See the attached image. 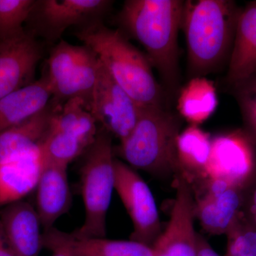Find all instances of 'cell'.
<instances>
[{"label":"cell","instance_id":"obj_20","mask_svg":"<svg viewBox=\"0 0 256 256\" xmlns=\"http://www.w3.org/2000/svg\"><path fill=\"white\" fill-rule=\"evenodd\" d=\"M212 137L197 126L180 132L176 139V174L190 185L207 180L206 168L212 149Z\"/></svg>","mask_w":256,"mask_h":256},{"label":"cell","instance_id":"obj_15","mask_svg":"<svg viewBox=\"0 0 256 256\" xmlns=\"http://www.w3.org/2000/svg\"><path fill=\"white\" fill-rule=\"evenodd\" d=\"M44 166L38 146L0 162V208L36 190Z\"/></svg>","mask_w":256,"mask_h":256},{"label":"cell","instance_id":"obj_33","mask_svg":"<svg viewBox=\"0 0 256 256\" xmlns=\"http://www.w3.org/2000/svg\"><path fill=\"white\" fill-rule=\"evenodd\" d=\"M52 256H66L63 255V254H54V255Z\"/></svg>","mask_w":256,"mask_h":256},{"label":"cell","instance_id":"obj_22","mask_svg":"<svg viewBox=\"0 0 256 256\" xmlns=\"http://www.w3.org/2000/svg\"><path fill=\"white\" fill-rule=\"evenodd\" d=\"M217 106L216 88L205 77L190 78L178 96V112L191 126L203 124L215 112Z\"/></svg>","mask_w":256,"mask_h":256},{"label":"cell","instance_id":"obj_5","mask_svg":"<svg viewBox=\"0 0 256 256\" xmlns=\"http://www.w3.org/2000/svg\"><path fill=\"white\" fill-rule=\"evenodd\" d=\"M114 149L112 136L101 128L88 148L80 168V186L85 218L73 234L79 237H106V220L114 190Z\"/></svg>","mask_w":256,"mask_h":256},{"label":"cell","instance_id":"obj_8","mask_svg":"<svg viewBox=\"0 0 256 256\" xmlns=\"http://www.w3.org/2000/svg\"><path fill=\"white\" fill-rule=\"evenodd\" d=\"M100 62L90 112L101 128L121 141L132 132L142 108L114 82Z\"/></svg>","mask_w":256,"mask_h":256},{"label":"cell","instance_id":"obj_17","mask_svg":"<svg viewBox=\"0 0 256 256\" xmlns=\"http://www.w3.org/2000/svg\"><path fill=\"white\" fill-rule=\"evenodd\" d=\"M227 66L225 80L230 88L256 74V1L240 10Z\"/></svg>","mask_w":256,"mask_h":256},{"label":"cell","instance_id":"obj_24","mask_svg":"<svg viewBox=\"0 0 256 256\" xmlns=\"http://www.w3.org/2000/svg\"><path fill=\"white\" fill-rule=\"evenodd\" d=\"M90 146L69 133L50 127L38 150L45 164L68 166Z\"/></svg>","mask_w":256,"mask_h":256},{"label":"cell","instance_id":"obj_3","mask_svg":"<svg viewBox=\"0 0 256 256\" xmlns=\"http://www.w3.org/2000/svg\"><path fill=\"white\" fill-rule=\"evenodd\" d=\"M240 10L232 0L184 1L181 30L190 78L205 77L228 64Z\"/></svg>","mask_w":256,"mask_h":256},{"label":"cell","instance_id":"obj_32","mask_svg":"<svg viewBox=\"0 0 256 256\" xmlns=\"http://www.w3.org/2000/svg\"><path fill=\"white\" fill-rule=\"evenodd\" d=\"M252 202H254V205H252V210H256V191L254 193Z\"/></svg>","mask_w":256,"mask_h":256},{"label":"cell","instance_id":"obj_14","mask_svg":"<svg viewBox=\"0 0 256 256\" xmlns=\"http://www.w3.org/2000/svg\"><path fill=\"white\" fill-rule=\"evenodd\" d=\"M0 224L5 242L14 256H40L43 233L36 207L24 200L2 207Z\"/></svg>","mask_w":256,"mask_h":256},{"label":"cell","instance_id":"obj_7","mask_svg":"<svg viewBox=\"0 0 256 256\" xmlns=\"http://www.w3.org/2000/svg\"><path fill=\"white\" fill-rule=\"evenodd\" d=\"M114 190L132 222L130 240L152 247L162 233L156 200L136 170L118 159L114 161Z\"/></svg>","mask_w":256,"mask_h":256},{"label":"cell","instance_id":"obj_30","mask_svg":"<svg viewBox=\"0 0 256 256\" xmlns=\"http://www.w3.org/2000/svg\"><path fill=\"white\" fill-rule=\"evenodd\" d=\"M0 256H14L5 242L1 224H0Z\"/></svg>","mask_w":256,"mask_h":256},{"label":"cell","instance_id":"obj_1","mask_svg":"<svg viewBox=\"0 0 256 256\" xmlns=\"http://www.w3.org/2000/svg\"><path fill=\"white\" fill-rule=\"evenodd\" d=\"M184 4L182 0H127L116 20L124 34L144 47L168 96L180 88L178 34Z\"/></svg>","mask_w":256,"mask_h":256},{"label":"cell","instance_id":"obj_19","mask_svg":"<svg viewBox=\"0 0 256 256\" xmlns=\"http://www.w3.org/2000/svg\"><path fill=\"white\" fill-rule=\"evenodd\" d=\"M60 106L50 100L41 112L0 133V162L38 148Z\"/></svg>","mask_w":256,"mask_h":256},{"label":"cell","instance_id":"obj_25","mask_svg":"<svg viewBox=\"0 0 256 256\" xmlns=\"http://www.w3.org/2000/svg\"><path fill=\"white\" fill-rule=\"evenodd\" d=\"M34 0H0V43L25 30Z\"/></svg>","mask_w":256,"mask_h":256},{"label":"cell","instance_id":"obj_2","mask_svg":"<svg viewBox=\"0 0 256 256\" xmlns=\"http://www.w3.org/2000/svg\"><path fill=\"white\" fill-rule=\"evenodd\" d=\"M75 34L141 108H166L168 96L154 77L150 62L120 30L99 21L79 28Z\"/></svg>","mask_w":256,"mask_h":256},{"label":"cell","instance_id":"obj_4","mask_svg":"<svg viewBox=\"0 0 256 256\" xmlns=\"http://www.w3.org/2000/svg\"><path fill=\"white\" fill-rule=\"evenodd\" d=\"M181 119L160 108H142L132 132L114 150L134 170L152 174L176 173V139Z\"/></svg>","mask_w":256,"mask_h":256},{"label":"cell","instance_id":"obj_31","mask_svg":"<svg viewBox=\"0 0 256 256\" xmlns=\"http://www.w3.org/2000/svg\"><path fill=\"white\" fill-rule=\"evenodd\" d=\"M250 134L256 139V117L245 121Z\"/></svg>","mask_w":256,"mask_h":256},{"label":"cell","instance_id":"obj_16","mask_svg":"<svg viewBox=\"0 0 256 256\" xmlns=\"http://www.w3.org/2000/svg\"><path fill=\"white\" fill-rule=\"evenodd\" d=\"M68 166L45 164L36 188V210L44 232L53 228L72 204Z\"/></svg>","mask_w":256,"mask_h":256},{"label":"cell","instance_id":"obj_18","mask_svg":"<svg viewBox=\"0 0 256 256\" xmlns=\"http://www.w3.org/2000/svg\"><path fill=\"white\" fill-rule=\"evenodd\" d=\"M50 80L42 78L0 99V133L43 110L52 99Z\"/></svg>","mask_w":256,"mask_h":256},{"label":"cell","instance_id":"obj_27","mask_svg":"<svg viewBox=\"0 0 256 256\" xmlns=\"http://www.w3.org/2000/svg\"><path fill=\"white\" fill-rule=\"evenodd\" d=\"M228 236L225 256H256V230L239 225L238 222L226 234Z\"/></svg>","mask_w":256,"mask_h":256},{"label":"cell","instance_id":"obj_11","mask_svg":"<svg viewBox=\"0 0 256 256\" xmlns=\"http://www.w3.org/2000/svg\"><path fill=\"white\" fill-rule=\"evenodd\" d=\"M42 56V45L26 28L0 43V99L35 82Z\"/></svg>","mask_w":256,"mask_h":256},{"label":"cell","instance_id":"obj_26","mask_svg":"<svg viewBox=\"0 0 256 256\" xmlns=\"http://www.w3.org/2000/svg\"><path fill=\"white\" fill-rule=\"evenodd\" d=\"M86 46H75L60 40L50 52L44 72L50 85L64 78L80 60Z\"/></svg>","mask_w":256,"mask_h":256},{"label":"cell","instance_id":"obj_9","mask_svg":"<svg viewBox=\"0 0 256 256\" xmlns=\"http://www.w3.org/2000/svg\"><path fill=\"white\" fill-rule=\"evenodd\" d=\"M255 166V153L250 136L242 130L212 138L206 168L207 180H217L240 188Z\"/></svg>","mask_w":256,"mask_h":256},{"label":"cell","instance_id":"obj_6","mask_svg":"<svg viewBox=\"0 0 256 256\" xmlns=\"http://www.w3.org/2000/svg\"><path fill=\"white\" fill-rule=\"evenodd\" d=\"M108 0H40L28 20V32L48 42L60 40L66 30L102 21L112 6Z\"/></svg>","mask_w":256,"mask_h":256},{"label":"cell","instance_id":"obj_28","mask_svg":"<svg viewBox=\"0 0 256 256\" xmlns=\"http://www.w3.org/2000/svg\"><path fill=\"white\" fill-rule=\"evenodd\" d=\"M244 120L256 117V74L230 87Z\"/></svg>","mask_w":256,"mask_h":256},{"label":"cell","instance_id":"obj_21","mask_svg":"<svg viewBox=\"0 0 256 256\" xmlns=\"http://www.w3.org/2000/svg\"><path fill=\"white\" fill-rule=\"evenodd\" d=\"M100 63L97 55L86 46L82 56L74 68L64 78L50 86L53 95L52 100L62 105L70 99H82L90 111Z\"/></svg>","mask_w":256,"mask_h":256},{"label":"cell","instance_id":"obj_10","mask_svg":"<svg viewBox=\"0 0 256 256\" xmlns=\"http://www.w3.org/2000/svg\"><path fill=\"white\" fill-rule=\"evenodd\" d=\"M176 180L169 222L152 247L154 256H198L193 188L182 176Z\"/></svg>","mask_w":256,"mask_h":256},{"label":"cell","instance_id":"obj_13","mask_svg":"<svg viewBox=\"0 0 256 256\" xmlns=\"http://www.w3.org/2000/svg\"><path fill=\"white\" fill-rule=\"evenodd\" d=\"M204 192L195 200L194 214L206 233H228L238 222L240 204L238 188L217 180L204 182Z\"/></svg>","mask_w":256,"mask_h":256},{"label":"cell","instance_id":"obj_29","mask_svg":"<svg viewBox=\"0 0 256 256\" xmlns=\"http://www.w3.org/2000/svg\"><path fill=\"white\" fill-rule=\"evenodd\" d=\"M198 256H220L201 234H197Z\"/></svg>","mask_w":256,"mask_h":256},{"label":"cell","instance_id":"obj_12","mask_svg":"<svg viewBox=\"0 0 256 256\" xmlns=\"http://www.w3.org/2000/svg\"><path fill=\"white\" fill-rule=\"evenodd\" d=\"M43 248L66 256H154L152 248L134 240L79 237L53 228L43 232Z\"/></svg>","mask_w":256,"mask_h":256},{"label":"cell","instance_id":"obj_23","mask_svg":"<svg viewBox=\"0 0 256 256\" xmlns=\"http://www.w3.org/2000/svg\"><path fill=\"white\" fill-rule=\"evenodd\" d=\"M97 124L85 102L82 99L73 98L58 108L50 128L69 133L90 146L98 132Z\"/></svg>","mask_w":256,"mask_h":256}]
</instances>
